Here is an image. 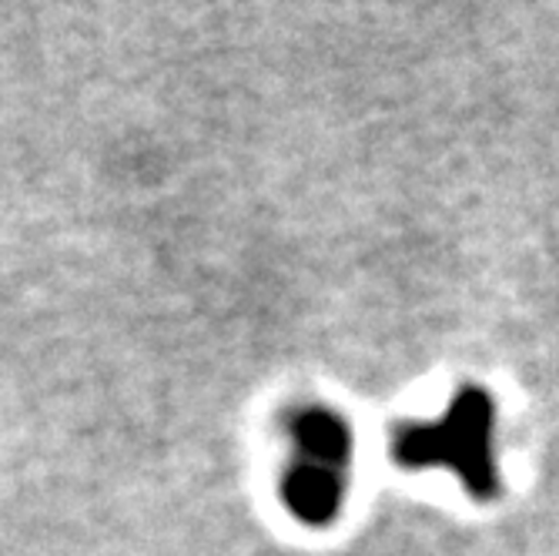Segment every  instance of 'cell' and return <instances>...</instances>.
Wrapping results in <instances>:
<instances>
[{
  "label": "cell",
  "instance_id": "1",
  "mask_svg": "<svg viewBox=\"0 0 559 556\" xmlns=\"http://www.w3.org/2000/svg\"><path fill=\"white\" fill-rule=\"evenodd\" d=\"M492 395L486 389H463L442 419L405 423L392 433L389 452L405 470L449 466L476 499L499 496V470L492 460Z\"/></svg>",
  "mask_w": 559,
  "mask_h": 556
},
{
  "label": "cell",
  "instance_id": "2",
  "mask_svg": "<svg viewBox=\"0 0 559 556\" xmlns=\"http://www.w3.org/2000/svg\"><path fill=\"white\" fill-rule=\"evenodd\" d=\"M295 463L282 480V499L295 520L329 527L342 502L352 463V429L342 416L322 406H305L292 416Z\"/></svg>",
  "mask_w": 559,
  "mask_h": 556
}]
</instances>
